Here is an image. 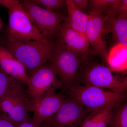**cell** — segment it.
Listing matches in <instances>:
<instances>
[{
	"mask_svg": "<svg viewBox=\"0 0 127 127\" xmlns=\"http://www.w3.org/2000/svg\"><path fill=\"white\" fill-rule=\"evenodd\" d=\"M0 43L22 64L29 77L47 62L56 46L55 42L48 40L9 42L2 39Z\"/></svg>",
	"mask_w": 127,
	"mask_h": 127,
	"instance_id": "obj_1",
	"label": "cell"
},
{
	"mask_svg": "<svg viewBox=\"0 0 127 127\" xmlns=\"http://www.w3.org/2000/svg\"><path fill=\"white\" fill-rule=\"evenodd\" d=\"M0 5L7 9L9 14L7 33L3 40L9 42L48 40L32 23L20 1L0 0Z\"/></svg>",
	"mask_w": 127,
	"mask_h": 127,
	"instance_id": "obj_2",
	"label": "cell"
},
{
	"mask_svg": "<svg viewBox=\"0 0 127 127\" xmlns=\"http://www.w3.org/2000/svg\"><path fill=\"white\" fill-rule=\"evenodd\" d=\"M79 83L107 89L117 93L126 94L127 78L114 76L109 67L92 60L90 57L82 62L79 71Z\"/></svg>",
	"mask_w": 127,
	"mask_h": 127,
	"instance_id": "obj_3",
	"label": "cell"
},
{
	"mask_svg": "<svg viewBox=\"0 0 127 127\" xmlns=\"http://www.w3.org/2000/svg\"><path fill=\"white\" fill-rule=\"evenodd\" d=\"M69 96L75 98L86 109L89 113L108 106H117L126 99V94L105 91L92 86L77 84L68 88Z\"/></svg>",
	"mask_w": 127,
	"mask_h": 127,
	"instance_id": "obj_4",
	"label": "cell"
},
{
	"mask_svg": "<svg viewBox=\"0 0 127 127\" xmlns=\"http://www.w3.org/2000/svg\"><path fill=\"white\" fill-rule=\"evenodd\" d=\"M32 23L45 39L55 42L59 28L66 17L65 11L55 12L44 9L34 0L20 1Z\"/></svg>",
	"mask_w": 127,
	"mask_h": 127,
	"instance_id": "obj_5",
	"label": "cell"
},
{
	"mask_svg": "<svg viewBox=\"0 0 127 127\" xmlns=\"http://www.w3.org/2000/svg\"><path fill=\"white\" fill-rule=\"evenodd\" d=\"M56 44L55 50L48 62L56 69L61 87L66 90L73 85L79 84L81 59L77 55Z\"/></svg>",
	"mask_w": 127,
	"mask_h": 127,
	"instance_id": "obj_6",
	"label": "cell"
},
{
	"mask_svg": "<svg viewBox=\"0 0 127 127\" xmlns=\"http://www.w3.org/2000/svg\"><path fill=\"white\" fill-rule=\"evenodd\" d=\"M23 83L17 81L0 101V111L16 126L30 117V101Z\"/></svg>",
	"mask_w": 127,
	"mask_h": 127,
	"instance_id": "obj_7",
	"label": "cell"
},
{
	"mask_svg": "<svg viewBox=\"0 0 127 127\" xmlns=\"http://www.w3.org/2000/svg\"><path fill=\"white\" fill-rule=\"evenodd\" d=\"M89 114L78 101L68 96L65 98L61 108L54 116L42 125V127H79Z\"/></svg>",
	"mask_w": 127,
	"mask_h": 127,
	"instance_id": "obj_8",
	"label": "cell"
},
{
	"mask_svg": "<svg viewBox=\"0 0 127 127\" xmlns=\"http://www.w3.org/2000/svg\"><path fill=\"white\" fill-rule=\"evenodd\" d=\"M57 73L54 66L47 62L34 72L30 77L27 94L31 100L43 96L51 88L61 87Z\"/></svg>",
	"mask_w": 127,
	"mask_h": 127,
	"instance_id": "obj_9",
	"label": "cell"
},
{
	"mask_svg": "<svg viewBox=\"0 0 127 127\" xmlns=\"http://www.w3.org/2000/svg\"><path fill=\"white\" fill-rule=\"evenodd\" d=\"M55 88L48 89L43 96L30 101L29 111L34 112L32 118L42 124L51 118L61 108L65 98L61 93H56Z\"/></svg>",
	"mask_w": 127,
	"mask_h": 127,
	"instance_id": "obj_10",
	"label": "cell"
},
{
	"mask_svg": "<svg viewBox=\"0 0 127 127\" xmlns=\"http://www.w3.org/2000/svg\"><path fill=\"white\" fill-rule=\"evenodd\" d=\"M105 16L97 12L90 11L86 34L92 48V53L107 63L108 52L103 38Z\"/></svg>",
	"mask_w": 127,
	"mask_h": 127,
	"instance_id": "obj_11",
	"label": "cell"
},
{
	"mask_svg": "<svg viewBox=\"0 0 127 127\" xmlns=\"http://www.w3.org/2000/svg\"><path fill=\"white\" fill-rule=\"evenodd\" d=\"M55 42L79 56L81 62L89 57L90 44L86 35L73 30L63 22Z\"/></svg>",
	"mask_w": 127,
	"mask_h": 127,
	"instance_id": "obj_12",
	"label": "cell"
},
{
	"mask_svg": "<svg viewBox=\"0 0 127 127\" xmlns=\"http://www.w3.org/2000/svg\"><path fill=\"white\" fill-rule=\"evenodd\" d=\"M0 67L14 79L27 85L30 77L24 66L0 43Z\"/></svg>",
	"mask_w": 127,
	"mask_h": 127,
	"instance_id": "obj_13",
	"label": "cell"
},
{
	"mask_svg": "<svg viewBox=\"0 0 127 127\" xmlns=\"http://www.w3.org/2000/svg\"><path fill=\"white\" fill-rule=\"evenodd\" d=\"M104 32H111L118 43L127 46V14L105 16Z\"/></svg>",
	"mask_w": 127,
	"mask_h": 127,
	"instance_id": "obj_14",
	"label": "cell"
},
{
	"mask_svg": "<svg viewBox=\"0 0 127 127\" xmlns=\"http://www.w3.org/2000/svg\"><path fill=\"white\" fill-rule=\"evenodd\" d=\"M67 15L63 22L73 30L86 34L88 21V14L78 10L72 0H66Z\"/></svg>",
	"mask_w": 127,
	"mask_h": 127,
	"instance_id": "obj_15",
	"label": "cell"
},
{
	"mask_svg": "<svg viewBox=\"0 0 127 127\" xmlns=\"http://www.w3.org/2000/svg\"><path fill=\"white\" fill-rule=\"evenodd\" d=\"M107 64L112 71L123 72L127 68V46L118 43L108 53Z\"/></svg>",
	"mask_w": 127,
	"mask_h": 127,
	"instance_id": "obj_16",
	"label": "cell"
},
{
	"mask_svg": "<svg viewBox=\"0 0 127 127\" xmlns=\"http://www.w3.org/2000/svg\"><path fill=\"white\" fill-rule=\"evenodd\" d=\"M117 106H108L99 111L89 113L79 127H107L112 111Z\"/></svg>",
	"mask_w": 127,
	"mask_h": 127,
	"instance_id": "obj_17",
	"label": "cell"
},
{
	"mask_svg": "<svg viewBox=\"0 0 127 127\" xmlns=\"http://www.w3.org/2000/svg\"><path fill=\"white\" fill-rule=\"evenodd\" d=\"M119 0H90L88 7L90 11L97 12L105 16L117 15Z\"/></svg>",
	"mask_w": 127,
	"mask_h": 127,
	"instance_id": "obj_18",
	"label": "cell"
},
{
	"mask_svg": "<svg viewBox=\"0 0 127 127\" xmlns=\"http://www.w3.org/2000/svg\"><path fill=\"white\" fill-rule=\"evenodd\" d=\"M108 127H127V103H122L112 111Z\"/></svg>",
	"mask_w": 127,
	"mask_h": 127,
	"instance_id": "obj_19",
	"label": "cell"
},
{
	"mask_svg": "<svg viewBox=\"0 0 127 127\" xmlns=\"http://www.w3.org/2000/svg\"><path fill=\"white\" fill-rule=\"evenodd\" d=\"M44 9L55 12H61L67 9L66 0H34Z\"/></svg>",
	"mask_w": 127,
	"mask_h": 127,
	"instance_id": "obj_20",
	"label": "cell"
},
{
	"mask_svg": "<svg viewBox=\"0 0 127 127\" xmlns=\"http://www.w3.org/2000/svg\"><path fill=\"white\" fill-rule=\"evenodd\" d=\"M18 80L5 72L0 67V101Z\"/></svg>",
	"mask_w": 127,
	"mask_h": 127,
	"instance_id": "obj_21",
	"label": "cell"
},
{
	"mask_svg": "<svg viewBox=\"0 0 127 127\" xmlns=\"http://www.w3.org/2000/svg\"><path fill=\"white\" fill-rule=\"evenodd\" d=\"M73 4L78 10L85 13L88 6V0H72Z\"/></svg>",
	"mask_w": 127,
	"mask_h": 127,
	"instance_id": "obj_22",
	"label": "cell"
},
{
	"mask_svg": "<svg viewBox=\"0 0 127 127\" xmlns=\"http://www.w3.org/2000/svg\"><path fill=\"white\" fill-rule=\"evenodd\" d=\"M0 127H16V125L4 114L0 113Z\"/></svg>",
	"mask_w": 127,
	"mask_h": 127,
	"instance_id": "obj_23",
	"label": "cell"
},
{
	"mask_svg": "<svg viewBox=\"0 0 127 127\" xmlns=\"http://www.w3.org/2000/svg\"><path fill=\"white\" fill-rule=\"evenodd\" d=\"M16 127H42V124L36 122L32 118H28L17 125Z\"/></svg>",
	"mask_w": 127,
	"mask_h": 127,
	"instance_id": "obj_24",
	"label": "cell"
},
{
	"mask_svg": "<svg viewBox=\"0 0 127 127\" xmlns=\"http://www.w3.org/2000/svg\"><path fill=\"white\" fill-rule=\"evenodd\" d=\"M127 14V0H119L118 6L117 15Z\"/></svg>",
	"mask_w": 127,
	"mask_h": 127,
	"instance_id": "obj_25",
	"label": "cell"
},
{
	"mask_svg": "<svg viewBox=\"0 0 127 127\" xmlns=\"http://www.w3.org/2000/svg\"><path fill=\"white\" fill-rule=\"evenodd\" d=\"M3 24L2 23V21L0 17V31L2 29V27H3Z\"/></svg>",
	"mask_w": 127,
	"mask_h": 127,
	"instance_id": "obj_26",
	"label": "cell"
}]
</instances>
